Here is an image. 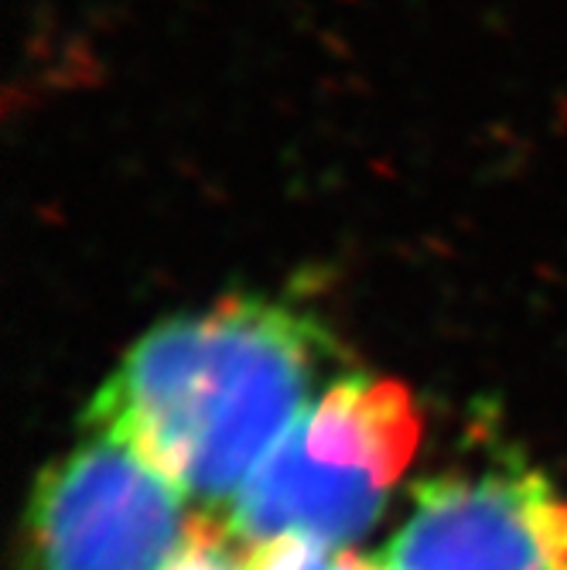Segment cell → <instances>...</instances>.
Here are the masks:
<instances>
[{
	"mask_svg": "<svg viewBox=\"0 0 567 570\" xmlns=\"http://www.w3.org/2000/svg\"><path fill=\"white\" fill-rule=\"evenodd\" d=\"M165 570H246V550H236V540L223 527L198 523Z\"/></svg>",
	"mask_w": 567,
	"mask_h": 570,
	"instance_id": "cell-5",
	"label": "cell"
},
{
	"mask_svg": "<svg viewBox=\"0 0 567 570\" xmlns=\"http://www.w3.org/2000/svg\"><path fill=\"white\" fill-rule=\"evenodd\" d=\"M387 570H567V495L520 461L421 482Z\"/></svg>",
	"mask_w": 567,
	"mask_h": 570,
	"instance_id": "cell-4",
	"label": "cell"
},
{
	"mask_svg": "<svg viewBox=\"0 0 567 570\" xmlns=\"http://www.w3.org/2000/svg\"><path fill=\"white\" fill-rule=\"evenodd\" d=\"M332 358L329 328L297 301L223 297L140 335L82 428L140 451L192 502L226 509L332 383Z\"/></svg>",
	"mask_w": 567,
	"mask_h": 570,
	"instance_id": "cell-1",
	"label": "cell"
},
{
	"mask_svg": "<svg viewBox=\"0 0 567 570\" xmlns=\"http://www.w3.org/2000/svg\"><path fill=\"white\" fill-rule=\"evenodd\" d=\"M192 499L130 444L86 438L38 479L25 570H165L202 520Z\"/></svg>",
	"mask_w": 567,
	"mask_h": 570,
	"instance_id": "cell-3",
	"label": "cell"
},
{
	"mask_svg": "<svg viewBox=\"0 0 567 570\" xmlns=\"http://www.w3.org/2000/svg\"><path fill=\"white\" fill-rule=\"evenodd\" d=\"M418 441V406L400 383L345 373L250 472L223 530L243 547L307 540L335 553L380 520Z\"/></svg>",
	"mask_w": 567,
	"mask_h": 570,
	"instance_id": "cell-2",
	"label": "cell"
},
{
	"mask_svg": "<svg viewBox=\"0 0 567 570\" xmlns=\"http://www.w3.org/2000/svg\"><path fill=\"white\" fill-rule=\"evenodd\" d=\"M332 550L307 540H271L246 550V570H332Z\"/></svg>",
	"mask_w": 567,
	"mask_h": 570,
	"instance_id": "cell-6",
	"label": "cell"
},
{
	"mask_svg": "<svg viewBox=\"0 0 567 570\" xmlns=\"http://www.w3.org/2000/svg\"><path fill=\"white\" fill-rule=\"evenodd\" d=\"M332 570H387V563L383 560H366V557L342 553V557H335Z\"/></svg>",
	"mask_w": 567,
	"mask_h": 570,
	"instance_id": "cell-7",
	"label": "cell"
}]
</instances>
